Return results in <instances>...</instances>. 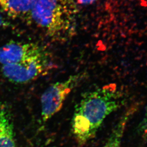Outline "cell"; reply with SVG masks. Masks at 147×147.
<instances>
[{"label":"cell","instance_id":"obj_3","mask_svg":"<svg viewBox=\"0 0 147 147\" xmlns=\"http://www.w3.org/2000/svg\"><path fill=\"white\" fill-rule=\"evenodd\" d=\"M82 77L81 74L71 76L66 80L53 84L44 92L41 98L43 121H48L61 110L65 98Z\"/></svg>","mask_w":147,"mask_h":147},{"label":"cell","instance_id":"obj_7","mask_svg":"<svg viewBox=\"0 0 147 147\" xmlns=\"http://www.w3.org/2000/svg\"><path fill=\"white\" fill-rule=\"evenodd\" d=\"M0 147H16L12 122L0 99Z\"/></svg>","mask_w":147,"mask_h":147},{"label":"cell","instance_id":"obj_4","mask_svg":"<svg viewBox=\"0 0 147 147\" xmlns=\"http://www.w3.org/2000/svg\"><path fill=\"white\" fill-rule=\"evenodd\" d=\"M49 66L47 55L15 64L3 65L1 71L13 83H28L46 72Z\"/></svg>","mask_w":147,"mask_h":147},{"label":"cell","instance_id":"obj_10","mask_svg":"<svg viewBox=\"0 0 147 147\" xmlns=\"http://www.w3.org/2000/svg\"><path fill=\"white\" fill-rule=\"evenodd\" d=\"M4 21L3 18V16H1V13H0V28L2 26L4 25Z\"/></svg>","mask_w":147,"mask_h":147},{"label":"cell","instance_id":"obj_11","mask_svg":"<svg viewBox=\"0 0 147 147\" xmlns=\"http://www.w3.org/2000/svg\"><path fill=\"white\" fill-rule=\"evenodd\" d=\"M145 125L146 127V131H147V108L146 109V115H145Z\"/></svg>","mask_w":147,"mask_h":147},{"label":"cell","instance_id":"obj_5","mask_svg":"<svg viewBox=\"0 0 147 147\" xmlns=\"http://www.w3.org/2000/svg\"><path fill=\"white\" fill-rule=\"evenodd\" d=\"M46 55L40 46L33 42H11L0 47V63L15 64Z\"/></svg>","mask_w":147,"mask_h":147},{"label":"cell","instance_id":"obj_8","mask_svg":"<svg viewBox=\"0 0 147 147\" xmlns=\"http://www.w3.org/2000/svg\"><path fill=\"white\" fill-rule=\"evenodd\" d=\"M134 110L131 109L121 117L103 147H122V139L125 129Z\"/></svg>","mask_w":147,"mask_h":147},{"label":"cell","instance_id":"obj_2","mask_svg":"<svg viewBox=\"0 0 147 147\" xmlns=\"http://www.w3.org/2000/svg\"><path fill=\"white\" fill-rule=\"evenodd\" d=\"M77 9L73 0H34L31 18L54 40H65L73 35Z\"/></svg>","mask_w":147,"mask_h":147},{"label":"cell","instance_id":"obj_9","mask_svg":"<svg viewBox=\"0 0 147 147\" xmlns=\"http://www.w3.org/2000/svg\"><path fill=\"white\" fill-rule=\"evenodd\" d=\"M97 0H77L78 4L81 5H89L95 2Z\"/></svg>","mask_w":147,"mask_h":147},{"label":"cell","instance_id":"obj_6","mask_svg":"<svg viewBox=\"0 0 147 147\" xmlns=\"http://www.w3.org/2000/svg\"><path fill=\"white\" fill-rule=\"evenodd\" d=\"M34 0H0L1 10L13 18L23 19L31 16Z\"/></svg>","mask_w":147,"mask_h":147},{"label":"cell","instance_id":"obj_1","mask_svg":"<svg viewBox=\"0 0 147 147\" xmlns=\"http://www.w3.org/2000/svg\"><path fill=\"white\" fill-rule=\"evenodd\" d=\"M126 101L115 86L108 85L84 95L75 108L73 133L82 146L94 137L104 121Z\"/></svg>","mask_w":147,"mask_h":147}]
</instances>
